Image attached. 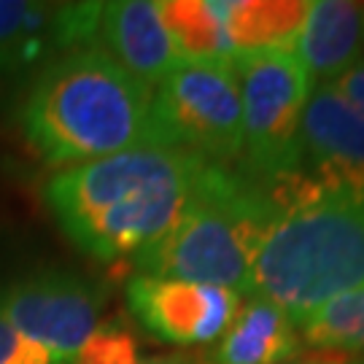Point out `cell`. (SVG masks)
Listing matches in <instances>:
<instances>
[{
	"label": "cell",
	"instance_id": "6da1fadb",
	"mask_svg": "<svg viewBox=\"0 0 364 364\" xmlns=\"http://www.w3.org/2000/svg\"><path fill=\"white\" fill-rule=\"evenodd\" d=\"M203 162L173 146L130 149L57 170L43 200L84 254L100 262L132 259L178 221Z\"/></svg>",
	"mask_w": 364,
	"mask_h": 364
},
{
	"label": "cell",
	"instance_id": "d6986e66",
	"mask_svg": "<svg viewBox=\"0 0 364 364\" xmlns=\"http://www.w3.org/2000/svg\"><path fill=\"white\" fill-rule=\"evenodd\" d=\"M326 87H332L340 97H346L356 111L364 114V63L351 68L348 73H343L338 81H332V84H326Z\"/></svg>",
	"mask_w": 364,
	"mask_h": 364
},
{
	"label": "cell",
	"instance_id": "9c48e42d",
	"mask_svg": "<svg viewBox=\"0 0 364 364\" xmlns=\"http://www.w3.org/2000/svg\"><path fill=\"white\" fill-rule=\"evenodd\" d=\"M302 176L324 192H364V114L316 87L299 122Z\"/></svg>",
	"mask_w": 364,
	"mask_h": 364
},
{
	"label": "cell",
	"instance_id": "ffe728a7",
	"mask_svg": "<svg viewBox=\"0 0 364 364\" xmlns=\"http://www.w3.org/2000/svg\"><path fill=\"white\" fill-rule=\"evenodd\" d=\"M289 364H364L362 356H343V353H326L318 351L313 356H297L294 362Z\"/></svg>",
	"mask_w": 364,
	"mask_h": 364
},
{
	"label": "cell",
	"instance_id": "ba28073f",
	"mask_svg": "<svg viewBox=\"0 0 364 364\" xmlns=\"http://www.w3.org/2000/svg\"><path fill=\"white\" fill-rule=\"evenodd\" d=\"M127 305L151 338L173 346L213 343L227 332L240 308L237 294L230 289L149 275L130 278Z\"/></svg>",
	"mask_w": 364,
	"mask_h": 364
},
{
	"label": "cell",
	"instance_id": "e0dca14e",
	"mask_svg": "<svg viewBox=\"0 0 364 364\" xmlns=\"http://www.w3.org/2000/svg\"><path fill=\"white\" fill-rule=\"evenodd\" d=\"M138 356V340L132 338L130 329L108 321L92 332V338L81 346L70 364H141Z\"/></svg>",
	"mask_w": 364,
	"mask_h": 364
},
{
	"label": "cell",
	"instance_id": "277c9868",
	"mask_svg": "<svg viewBox=\"0 0 364 364\" xmlns=\"http://www.w3.org/2000/svg\"><path fill=\"white\" fill-rule=\"evenodd\" d=\"M364 289V192H324L299 176L254 262V297L299 324L326 299Z\"/></svg>",
	"mask_w": 364,
	"mask_h": 364
},
{
	"label": "cell",
	"instance_id": "8992f818",
	"mask_svg": "<svg viewBox=\"0 0 364 364\" xmlns=\"http://www.w3.org/2000/svg\"><path fill=\"white\" fill-rule=\"evenodd\" d=\"M151 111L159 146L219 165L240 162L243 103L232 63H178L156 84Z\"/></svg>",
	"mask_w": 364,
	"mask_h": 364
},
{
	"label": "cell",
	"instance_id": "5bb4252c",
	"mask_svg": "<svg viewBox=\"0 0 364 364\" xmlns=\"http://www.w3.org/2000/svg\"><path fill=\"white\" fill-rule=\"evenodd\" d=\"M235 54L291 46L308 16L305 0H216Z\"/></svg>",
	"mask_w": 364,
	"mask_h": 364
},
{
	"label": "cell",
	"instance_id": "44dd1931",
	"mask_svg": "<svg viewBox=\"0 0 364 364\" xmlns=\"http://www.w3.org/2000/svg\"><path fill=\"white\" fill-rule=\"evenodd\" d=\"M141 364H203L200 356H189V353H173V356H159V359H149Z\"/></svg>",
	"mask_w": 364,
	"mask_h": 364
},
{
	"label": "cell",
	"instance_id": "ac0fdd59",
	"mask_svg": "<svg viewBox=\"0 0 364 364\" xmlns=\"http://www.w3.org/2000/svg\"><path fill=\"white\" fill-rule=\"evenodd\" d=\"M0 364H54L43 346L27 340L0 311Z\"/></svg>",
	"mask_w": 364,
	"mask_h": 364
},
{
	"label": "cell",
	"instance_id": "8fae6325",
	"mask_svg": "<svg viewBox=\"0 0 364 364\" xmlns=\"http://www.w3.org/2000/svg\"><path fill=\"white\" fill-rule=\"evenodd\" d=\"M95 46L114 57L146 87H156L173 68L183 63L159 19L156 3L149 0L103 3Z\"/></svg>",
	"mask_w": 364,
	"mask_h": 364
},
{
	"label": "cell",
	"instance_id": "5b68a950",
	"mask_svg": "<svg viewBox=\"0 0 364 364\" xmlns=\"http://www.w3.org/2000/svg\"><path fill=\"white\" fill-rule=\"evenodd\" d=\"M243 103L240 168L259 181H284L302 173L299 122L313 87L291 46L232 57Z\"/></svg>",
	"mask_w": 364,
	"mask_h": 364
},
{
	"label": "cell",
	"instance_id": "3957f363",
	"mask_svg": "<svg viewBox=\"0 0 364 364\" xmlns=\"http://www.w3.org/2000/svg\"><path fill=\"white\" fill-rule=\"evenodd\" d=\"M281 213L275 181L254 178L237 162H203L189 205L156 243L132 257V267L149 278L254 297V262Z\"/></svg>",
	"mask_w": 364,
	"mask_h": 364
},
{
	"label": "cell",
	"instance_id": "4fadbf2b",
	"mask_svg": "<svg viewBox=\"0 0 364 364\" xmlns=\"http://www.w3.org/2000/svg\"><path fill=\"white\" fill-rule=\"evenodd\" d=\"M302 340L294 318L275 302L251 297L235 313L219 346L203 353V364H289L299 356Z\"/></svg>",
	"mask_w": 364,
	"mask_h": 364
},
{
	"label": "cell",
	"instance_id": "7c38bea8",
	"mask_svg": "<svg viewBox=\"0 0 364 364\" xmlns=\"http://www.w3.org/2000/svg\"><path fill=\"white\" fill-rule=\"evenodd\" d=\"M291 52L313 87H326L364 63V3L313 0L291 41Z\"/></svg>",
	"mask_w": 364,
	"mask_h": 364
},
{
	"label": "cell",
	"instance_id": "52a82bcc",
	"mask_svg": "<svg viewBox=\"0 0 364 364\" xmlns=\"http://www.w3.org/2000/svg\"><path fill=\"white\" fill-rule=\"evenodd\" d=\"M103 289L70 273H36L0 291V311L27 340L43 346L54 364H70L97 329Z\"/></svg>",
	"mask_w": 364,
	"mask_h": 364
},
{
	"label": "cell",
	"instance_id": "30bf717a",
	"mask_svg": "<svg viewBox=\"0 0 364 364\" xmlns=\"http://www.w3.org/2000/svg\"><path fill=\"white\" fill-rule=\"evenodd\" d=\"M103 3L0 0V73L95 43Z\"/></svg>",
	"mask_w": 364,
	"mask_h": 364
},
{
	"label": "cell",
	"instance_id": "9a60e30c",
	"mask_svg": "<svg viewBox=\"0 0 364 364\" xmlns=\"http://www.w3.org/2000/svg\"><path fill=\"white\" fill-rule=\"evenodd\" d=\"M156 11L183 63H232L237 57L216 0H162Z\"/></svg>",
	"mask_w": 364,
	"mask_h": 364
},
{
	"label": "cell",
	"instance_id": "7a4b0ae2",
	"mask_svg": "<svg viewBox=\"0 0 364 364\" xmlns=\"http://www.w3.org/2000/svg\"><path fill=\"white\" fill-rule=\"evenodd\" d=\"M154 92L97 46L60 54L22 105L27 144L49 165H81L159 146Z\"/></svg>",
	"mask_w": 364,
	"mask_h": 364
},
{
	"label": "cell",
	"instance_id": "2e32d148",
	"mask_svg": "<svg viewBox=\"0 0 364 364\" xmlns=\"http://www.w3.org/2000/svg\"><path fill=\"white\" fill-rule=\"evenodd\" d=\"M302 343L316 351L364 359V289L326 299L297 324Z\"/></svg>",
	"mask_w": 364,
	"mask_h": 364
}]
</instances>
